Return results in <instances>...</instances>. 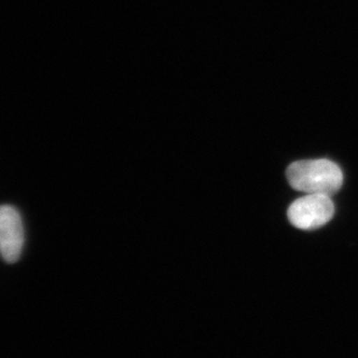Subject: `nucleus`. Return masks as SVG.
<instances>
[{"instance_id":"7ed1b4c3","label":"nucleus","mask_w":358,"mask_h":358,"mask_svg":"<svg viewBox=\"0 0 358 358\" xmlns=\"http://www.w3.org/2000/svg\"><path fill=\"white\" fill-rule=\"evenodd\" d=\"M24 224L20 214L10 205L0 206V255L6 262H17L24 248Z\"/></svg>"},{"instance_id":"f257e3e1","label":"nucleus","mask_w":358,"mask_h":358,"mask_svg":"<svg viewBox=\"0 0 358 358\" xmlns=\"http://www.w3.org/2000/svg\"><path fill=\"white\" fill-rule=\"evenodd\" d=\"M286 178L293 189L306 194L331 196L341 189L343 173L329 159H307L289 164Z\"/></svg>"},{"instance_id":"f03ea898","label":"nucleus","mask_w":358,"mask_h":358,"mask_svg":"<svg viewBox=\"0 0 358 358\" xmlns=\"http://www.w3.org/2000/svg\"><path fill=\"white\" fill-rule=\"evenodd\" d=\"M335 206L331 196L306 194L291 203L287 210L289 222L303 231H314L333 219Z\"/></svg>"}]
</instances>
